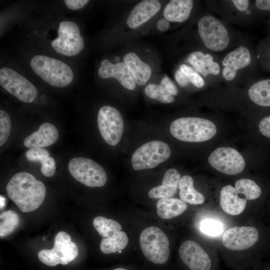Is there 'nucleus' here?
<instances>
[{
  "instance_id": "obj_11",
  "label": "nucleus",
  "mask_w": 270,
  "mask_h": 270,
  "mask_svg": "<svg viewBox=\"0 0 270 270\" xmlns=\"http://www.w3.org/2000/svg\"><path fill=\"white\" fill-rule=\"evenodd\" d=\"M97 122L100 132L105 142L112 146L116 145L121 140L124 128L120 112L112 106H103L98 112Z\"/></svg>"
},
{
  "instance_id": "obj_25",
  "label": "nucleus",
  "mask_w": 270,
  "mask_h": 270,
  "mask_svg": "<svg viewBox=\"0 0 270 270\" xmlns=\"http://www.w3.org/2000/svg\"><path fill=\"white\" fill-rule=\"evenodd\" d=\"M180 200L190 204H201L204 202L202 194L194 188V180L188 175L182 177L178 182Z\"/></svg>"
},
{
  "instance_id": "obj_20",
  "label": "nucleus",
  "mask_w": 270,
  "mask_h": 270,
  "mask_svg": "<svg viewBox=\"0 0 270 270\" xmlns=\"http://www.w3.org/2000/svg\"><path fill=\"white\" fill-rule=\"evenodd\" d=\"M180 174L174 168H170L165 172L162 185L152 188L148 196L150 198H171L176 192Z\"/></svg>"
},
{
  "instance_id": "obj_6",
  "label": "nucleus",
  "mask_w": 270,
  "mask_h": 270,
  "mask_svg": "<svg viewBox=\"0 0 270 270\" xmlns=\"http://www.w3.org/2000/svg\"><path fill=\"white\" fill-rule=\"evenodd\" d=\"M68 169L72 176L77 181L90 187H101L107 181L104 170L93 160L83 157L70 160Z\"/></svg>"
},
{
  "instance_id": "obj_18",
  "label": "nucleus",
  "mask_w": 270,
  "mask_h": 270,
  "mask_svg": "<svg viewBox=\"0 0 270 270\" xmlns=\"http://www.w3.org/2000/svg\"><path fill=\"white\" fill-rule=\"evenodd\" d=\"M160 8V3L157 0H144L140 2L128 18V26L132 28H138L156 14Z\"/></svg>"
},
{
  "instance_id": "obj_13",
  "label": "nucleus",
  "mask_w": 270,
  "mask_h": 270,
  "mask_svg": "<svg viewBox=\"0 0 270 270\" xmlns=\"http://www.w3.org/2000/svg\"><path fill=\"white\" fill-rule=\"evenodd\" d=\"M258 232L253 226H234L223 234L222 242L228 249L244 250L252 247L258 240Z\"/></svg>"
},
{
  "instance_id": "obj_9",
  "label": "nucleus",
  "mask_w": 270,
  "mask_h": 270,
  "mask_svg": "<svg viewBox=\"0 0 270 270\" xmlns=\"http://www.w3.org/2000/svg\"><path fill=\"white\" fill-rule=\"evenodd\" d=\"M200 38L204 45L213 51H221L228 45L229 37L226 29L218 19L205 16L198 23Z\"/></svg>"
},
{
  "instance_id": "obj_29",
  "label": "nucleus",
  "mask_w": 270,
  "mask_h": 270,
  "mask_svg": "<svg viewBox=\"0 0 270 270\" xmlns=\"http://www.w3.org/2000/svg\"><path fill=\"white\" fill-rule=\"evenodd\" d=\"M234 188L238 193L246 200L256 199L262 192L260 187L254 181L248 178L238 180L235 182Z\"/></svg>"
},
{
  "instance_id": "obj_31",
  "label": "nucleus",
  "mask_w": 270,
  "mask_h": 270,
  "mask_svg": "<svg viewBox=\"0 0 270 270\" xmlns=\"http://www.w3.org/2000/svg\"><path fill=\"white\" fill-rule=\"evenodd\" d=\"M144 92L149 98L162 103L168 104L174 101L172 95L170 94L160 84H148L146 86Z\"/></svg>"
},
{
  "instance_id": "obj_17",
  "label": "nucleus",
  "mask_w": 270,
  "mask_h": 270,
  "mask_svg": "<svg viewBox=\"0 0 270 270\" xmlns=\"http://www.w3.org/2000/svg\"><path fill=\"white\" fill-rule=\"evenodd\" d=\"M58 132L56 126L50 122H44L38 129L27 136L24 146L29 148H43L54 144L58 138Z\"/></svg>"
},
{
  "instance_id": "obj_34",
  "label": "nucleus",
  "mask_w": 270,
  "mask_h": 270,
  "mask_svg": "<svg viewBox=\"0 0 270 270\" xmlns=\"http://www.w3.org/2000/svg\"><path fill=\"white\" fill-rule=\"evenodd\" d=\"M26 156L29 161L40 162L42 164L50 157V152L44 148H32L26 152Z\"/></svg>"
},
{
  "instance_id": "obj_14",
  "label": "nucleus",
  "mask_w": 270,
  "mask_h": 270,
  "mask_svg": "<svg viewBox=\"0 0 270 270\" xmlns=\"http://www.w3.org/2000/svg\"><path fill=\"white\" fill-rule=\"evenodd\" d=\"M182 262L190 270H210V258L206 252L196 242L184 241L179 248Z\"/></svg>"
},
{
  "instance_id": "obj_4",
  "label": "nucleus",
  "mask_w": 270,
  "mask_h": 270,
  "mask_svg": "<svg viewBox=\"0 0 270 270\" xmlns=\"http://www.w3.org/2000/svg\"><path fill=\"white\" fill-rule=\"evenodd\" d=\"M140 244L144 256L150 262L162 264L170 256L169 240L164 232L156 226L144 230L140 236Z\"/></svg>"
},
{
  "instance_id": "obj_43",
  "label": "nucleus",
  "mask_w": 270,
  "mask_h": 270,
  "mask_svg": "<svg viewBox=\"0 0 270 270\" xmlns=\"http://www.w3.org/2000/svg\"><path fill=\"white\" fill-rule=\"evenodd\" d=\"M169 27L168 20L164 18L160 19L157 22V28L160 31H165Z\"/></svg>"
},
{
  "instance_id": "obj_5",
  "label": "nucleus",
  "mask_w": 270,
  "mask_h": 270,
  "mask_svg": "<svg viewBox=\"0 0 270 270\" xmlns=\"http://www.w3.org/2000/svg\"><path fill=\"white\" fill-rule=\"evenodd\" d=\"M78 254V248L76 244L72 242L70 235L60 231L54 237L53 248L40 250L38 256L42 264L54 266L58 264H68L76 258Z\"/></svg>"
},
{
  "instance_id": "obj_38",
  "label": "nucleus",
  "mask_w": 270,
  "mask_h": 270,
  "mask_svg": "<svg viewBox=\"0 0 270 270\" xmlns=\"http://www.w3.org/2000/svg\"><path fill=\"white\" fill-rule=\"evenodd\" d=\"M258 128L263 136L270 138V116L263 118L260 121Z\"/></svg>"
},
{
  "instance_id": "obj_42",
  "label": "nucleus",
  "mask_w": 270,
  "mask_h": 270,
  "mask_svg": "<svg viewBox=\"0 0 270 270\" xmlns=\"http://www.w3.org/2000/svg\"><path fill=\"white\" fill-rule=\"evenodd\" d=\"M232 2L239 10L244 11L248 8L249 2L247 0H233Z\"/></svg>"
},
{
  "instance_id": "obj_24",
  "label": "nucleus",
  "mask_w": 270,
  "mask_h": 270,
  "mask_svg": "<svg viewBox=\"0 0 270 270\" xmlns=\"http://www.w3.org/2000/svg\"><path fill=\"white\" fill-rule=\"evenodd\" d=\"M187 208L186 204L176 198H160L156 204L158 216L161 218L168 220L177 216Z\"/></svg>"
},
{
  "instance_id": "obj_1",
  "label": "nucleus",
  "mask_w": 270,
  "mask_h": 270,
  "mask_svg": "<svg viewBox=\"0 0 270 270\" xmlns=\"http://www.w3.org/2000/svg\"><path fill=\"white\" fill-rule=\"evenodd\" d=\"M6 191L10 198L24 212L38 208L46 194L44 183L37 180L32 174L24 172H18L12 176L6 186Z\"/></svg>"
},
{
  "instance_id": "obj_16",
  "label": "nucleus",
  "mask_w": 270,
  "mask_h": 270,
  "mask_svg": "<svg viewBox=\"0 0 270 270\" xmlns=\"http://www.w3.org/2000/svg\"><path fill=\"white\" fill-rule=\"evenodd\" d=\"M251 55L249 50L240 46L228 53L222 60L224 68L222 76L227 80H232L236 76L238 70L243 68L251 62Z\"/></svg>"
},
{
  "instance_id": "obj_32",
  "label": "nucleus",
  "mask_w": 270,
  "mask_h": 270,
  "mask_svg": "<svg viewBox=\"0 0 270 270\" xmlns=\"http://www.w3.org/2000/svg\"><path fill=\"white\" fill-rule=\"evenodd\" d=\"M200 230L205 234L216 236L222 233L224 228L222 223L218 220L206 218L200 222Z\"/></svg>"
},
{
  "instance_id": "obj_40",
  "label": "nucleus",
  "mask_w": 270,
  "mask_h": 270,
  "mask_svg": "<svg viewBox=\"0 0 270 270\" xmlns=\"http://www.w3.org/2000/svg\"><path fill=\"white\" fill-rule=\"evenodd\" d=\"M174 77L177 82L182 86H185L190 82L186 75L180 70L176 71Z\"/></svg>"
},
{
  "instance_id": "obj_26",
  "label": "nucleus",
  "mask_w": 270,
  "mask_h": 270,
  "mask_svg": "<svg viewBox=\"0 0 270 270\" xmlns=\"http://www.w3.org/2000/svg\"><path fill=\"white\" fill-rule=\"evenodd\" d=\"M249 98L256 104L270 106V78L258 81L248 90Z\"/></svg>"
},
{
  "instance_id": "obj_22",
  "label": "nucleus",
  "mask_w": 270,
  "mask_h": 270,
  "mask_svg": "<svg viewBox=\"0 0 270 270\" xmlns=\"http://www.w3.org/2000/svg\"><path fill=\"white\" fill-rule=\"evenodd\" d=\"M192 6V0H172L165 6L164 16L168 20L183 22L189 18Z\"/></svg>"
},
{
  "instance_id": "obj_44",
  "label": "nucleus",
  "mask_w": 270,
  "mask_h": 270,
  "mask_svg": "<svg viewBox=\"0 0 270 270\" xmlns=\"http://www.w3.org/2000/svg\"><path fill=\"white\" fill-rule=\"evenodd\" d=\"M112 270H129L127 269L126 268L120 267V268H115Z\"/></svg>"
},
{
  "instance_id": "obj_2",
  "label": "nucleus",
  "mask_w": 270,
  "mask_h": 270,
  "mask_svg": "<svg viewBox=\"0 0 270 270\" xmlns=\"http://www.w3.org/2000/svg\"><path fill=\"white\" fill-rule=\"evenodd\" d=\"M32 70L44 81L55 87L68 86L74 79V72L64 62L44 55H36L30 61Z\"/></svg>"
},
{
  "instance_id": "obj_8",
  "label": "nucleus",
  "mask_w": 270,
  "mask_h": 270,
  "mask_svg": "<svg viewBox=\"0 0 270 270\" xmlns=\"http://www.w3.org/2000/svg\"><path fill=\"white\" fill-rule=\"evenodd\" d=\"M170 155V150L166 142L153 140L144 144L133 154L132 164L136 170L156 167Z\"/></svg>"
},
{
  "instance_id": "obj_21",
  "label": "nucleus",
  "mask_w": 270,
  "mask_h": 270,
  "mask_svg": "<svg viewBox=\"0 0 270 270\" xmlns=\"http://www.w3.org/2000/svg\"><path fill=\"white\" fill-rule=\"evenodd\" d=\"M124 60L135 83L139 86L145 85L151 76L152 70L149 65L142 62L134 52L126 54Z\"/></svg>"
},
{
  "instance_id": "obj_7",
  "label": "nucleus",
  "mask_w": 270,
  "mask_h": 270,
  "mask_svg": "<svg viewBox=\"0 0 270 270\" xmlns=\"http://www.w3.org/2000/svg\"><path fill=\"white\" fill-rule=\"evenodd\" d=\"M52 47L58 54L67 56H74L84 49V42L78 25L65 20L59 24L58 37L51 42Z\"/></svg>"
},
{
  "instance_id": "obj_3",
  "label": "nucleus",
  "mask_w": 270,
  "mask_h": 270,
  "mask_svg": "<svg viewBox=\"0 0 270 270\" xmlns=\"http://www.w3.org/2000/svg\"><path fill=\"white\" fill-rule=\"evenodd\" d=\"M170 130L176 139L190 142L207 141L216 133V125L212 122L195 117L181 118L174 120L170 126Z\"/></svg>"
},
{
  "instance_id": "obj_36",
  "label": "nucleus",
  "mask_w": 270,
  "mask_h": 270,
  "mask_svg": "<svg viewBox=\"0 0 270 270\" xmlns=\"http://www.w3.org/2000/svg\"><path fill=\"white\" fill-rule=\"evenodd\" d=\"M41 164L40 171L44 176L51 177L54 174L56 166L54 158L49 157Z\"/></svg>"
},
{
  "instance_id": "obj_23",
  "label": "nucleus",
  "mask_w": 270,
  "mask_h": 270,
  "mask_svg": "<svg viewBox=\"0 0 270 270\" xmlns=\"http://www.w3.org/2000/svg\"><path fill=\"white\" fill-rule=\"evenodd\" d=\"M188 60L196 71L204 76L209 74L217 75L220 72L218 64L214 61L212 56L209 54H204L201 52H194L189 55Z\"/></svg>"
},
{
  "instance_id": "obj_19",
  "label": "nucleus",
  "mask_w": 270,
  "mask_h": 270,
  "mask_svg": "<svg viewBox=\"0 0 270 270\" xmlns=\"http://www.w3.org/2000/svg\"><path fill=\"white\" fill-rule=\"evenodd\" d=\"M247 200L238 194L231 185H227L222 188L220 194V204L226 213L237 216L245 209Z\"/></svg>"
},
{
  "instance_id": "obj_37",
  "label": "nucleus",
  "mask_w": 270,
  "mask_h": 270,
  "mask_svg": "<svg viewBox=\"0 0 270 270\" xmlns=\"http://www.w3.org/2000/svg\"><path fill=\"white\" fill-rule=\"evenodd\" d=\"M160 84L172 95H176L178 92V89L172 82L166 76H164L161 80Z\"/></svg>"
},
{
  "instance_id": "obj_12",
  "label": "nucleus",
  "mask_w": 270,
  "mask_h": 270,
  "mask_svg": "<svg viewBox=\"0 0 270 270\" xmlns=\"http://www.w3.org/2000/svg\"><path fill=\"white\" fill-rule=\"evenodd\" d=\"M208 162L216 170L228 175H236L241 173L246 164L242 155L230 147L217 148L210 154Z\"/></svg>"
},
{
  "instance_id": "obj_41",
  "label": "nucleus",
  "mask_w": 270,
  "mask_h": 270,
  "mask_svg": "<svg viewBox=\"0 0 270 270\" xmlns=\"http://www.w3.org/2000/svg\"><path fill=\"white\" fill-rule=\"evenodd\" d=\"M256 6L260 10H270V0H256Z\"/></svg>"
},
{
  "instance_id": "obj_30",
  "label": "nucleus",
  "mask_w": 270,
  "mask_h": 270,
  "mask_svg": "<svg viewBox=\"0 0 270 270\" xmlns=\"http://www.w3.org/2000/svg\"><path fill=\"white\" fill-rule=\"evenodd\" d=\"M18 214L12 210L4 211L0 216V237L1 238L11 234L19 223Z\"/></svg>"
},
{
  "instance_id": "obj_39",
  "label": "nucleus",
  "mask_w": 270,
  "mask_h": 270,
  "mask_svg": "<svg viewBox=\"0 0 270 270\" xmlns=\"http://www.w3.org/2000/svg\"><path fill=\"white\" fill-rule=\"evenodd\" d=\"M88 0H65L64 2L69 9L77 10L84 7L88 2Z\"/></svg>"
},
{
  "instance_id": "obj_28",
  "label": "nucleus",
  "mask_w": 270,
  "mask_h": 270,
  "mask_svg": "<svg viewBox=\"0 0 270 270\" xmlns=\"http://www.w3.org/2000/svg\"><path fill=\"white\" fill-rule=\"evenodd\" d=\"M93 225L102 238H110L122 230V226L118 222L102 216L96 217L93 220Z\"/></svg>"
},
{
  "instance_id": "obj_15",
  "label": "nucleus",
  "mask_w": 270,
  "mask_h": 270,
  "mask_svg": "<svg viewBox=\"0 0 270 270\" xmlns=\"http://www.w3.org/2000/svg\"><path fill=\"white\" fill-rule=\"evenodd\" d=\"M98 74L102 78H114L125 88L133 90L136 83L124 62L113 64L107 59L102 61Z\"/></svg>"
},
{
  "instance_id": "obj_10",
  "label": "nucleus",
  "mask_w": 270,
  "mask_h": 270,
  "mask_svg": "<svg viewBox=\"0 0 270 270\" xmlns=\"http://www.w3.org/2000/svg\"><path fill=\"white\" fill-rule=\"evenodd\" d=\"M0 84L11 94L26 103L32 102L38 92L36 88L32 82L8 68L0 69Z\"/></svg>"
},
{
  "instance_id": "obj_27",
  "label": "nucleus",
  "mask_w": 270,
  "mask_h": 270,
  "mask_svg": "<svg viewBox=\"0 0 270 270\" xmlns=\"http://www.w3.org/2000/svg\"><path fill=\"white\" fill-rule=\"evenodd\" d=\"M128 241L127 234L122 231H120L110 238H102L100 250L104 254L117 252L126 246Z\"/></svg>"
},
{
  "instance_id": "obj_33",
  "label": "nucleus",
  "mask_w": 270,
  "mask_h": 270,
  "mask_svg": "<svg viewBox=\"0 0 270 270\" xmlns=\"http://www.w3.org/2000/svg\"><path fill=\"white\" fill-rule=\"evenodd\" d=\"M11 129V121L9 115L3 110H0V146L7 141Z\"/></svg>"
},
{
  "instance_id": "obj_35",
  "label": "nucleus",
  "mask_w": 270,
  "mask_h": 270,
  "mask_svg": "<svg viewBox=\"0 0 270 270\" xmlns=\"http://www.w3.org/2000/svg\"><path fill=\"white\" fill-rule=\"evenodd\" d=\"M188 77L190 82L197 88H202L204 85V82L201 76L190 66L183 64L180 66V69Z\"/></svg>"
}]
</instances>
